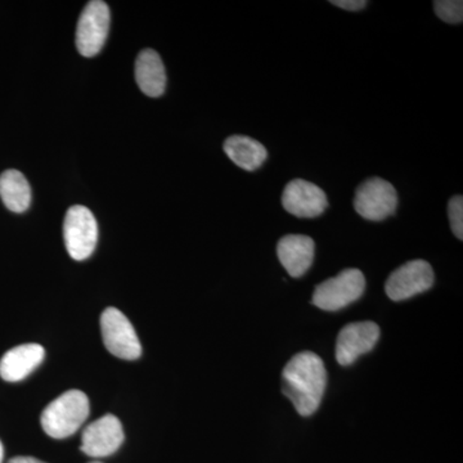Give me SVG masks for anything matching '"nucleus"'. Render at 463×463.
<instances>
[{"label": "nucleus", "instance_id": "1", "mask_svg": "<svg viewBox=\"0 0 463 463\" xmlns=\"http://www.w3.org/2000/svg\"><path fill=\"white\" fill-rule=\"evenodd\" d=\"M282 392L303 417L318 411L325 395L327 373L321 356L312 352L298 353L289 359L282 373Z\"/></svg>", "mask_w": 463, "mask_h": 463}, {"label": "nucleus", "instance_id": "2", "mask_svg": "<svg viewBox=\"0 0 463 463\" xmlns=\"http://www.w3.org/2000/svg\"><path fill=\"white\" fill-rule=\"evenodd\" d=\"M90 412L87 394L80 390H69L43 411V430L53 439L71 437L87 421Z\"/></svg>", "mask_w": 463, "mask_h": 463}, {"label": "nucleus", "instance_id": "3", "mask_svg": "<svg viewBox=\"0 0 463 463\" xmlns=\"http://www.w3.org/2000/svg\"><path fill=\"white\" fill-rule=\"evenodd\" d=\"M365 279L359 269H345L317 286L313 304L326 312H337L354 303L364 295Z\"/></svg>", "mask_w": 463, "mask_h": 463}, {"label": "nucleus", "instance_id": "4", "mask_svg": "<svg viewBox=\"0 0 463 463\" xmlns=\"http://www.w3.org/2000/svg\"><path fill=\"white\" fill-rule=\"evenodd\" d=\"M63 239L67 252L74 260L83 261L96 250L99 224L88 207H70L63 222Z\"/></svg>", "mask_w": 463, "mask_h": 463}, {"label": "nucleus", "instance_id": "5", "mask_svg": "<svg viewBox=\"0 0 463 463\" xmlns=\"http://www.w3.org/2000/svg\"><path fill=\"white\" fill-rule=\"evenodd\" d=\"M103 344L112 355L136 361L142 355V345L132 323L116 307H108L100 316Z\"/></svg>", "mask_w": 463, "mask_h": 463}, {"label": "nucleus", "instance_id": "6", "mask_svg": "<svg viewBox=\"0 0 463 463\" xmlns=\"http://www.w3.org/2000/svg\"><path fill=\"white\" fill-rule=\"evenodd\" d=\"M109 5L100 0L88 3L79 18L76 29V48L84 57H94L99 53L108 39L109 30Z\"/></svg>", "mask_w": 463, "mask_h": 463}, {"label": "nucleus", "instance_id": "7", "mask_svg": "<svg viewBox=\"0 0 463 463\" xmlns=\"http://www.w3.org/2000/svg\"><path fill=\"white\" fill-rule=\"evenodd\" d=\"M397 206V190L392 183L383 179H367L355 191V212L367 221H385L395 214Z\"/></svg>", "mask_w": 463, "mask_h": 463}, {"label": "nucleus", "instance_id": "8", "mask_svg": "<svg viewBox=\"0 0 463 463\" xmlns=\"http://www.w3.org/2000/svg\"><path fill=\"white\" fill-rule=\"evenodd\" d=\"M432 285L434 270L431 265L425 260H412L390 274L385 291L392 301H402L428 291Z\"/></svg>", "mask_w": 463, "mask_h": 463}, {"label": "nucleus", "instance_id": "9", "mask_svg": "<svg viewBox=\"0 0 463 463\" xmlns=\"http://www.w3.org/2000/svg\"><path fill=\"white\" fill-rule=\"evenodd\" d=\"M124 439L120 420L114 414H106L84 429L80 449L91 458H103L118 452Z\"/></svg>", "mask_w": 463, "mask_h": 463}, {"label": "nucleus", "instance_id": "10", "mask_svg": "<svg viewBox=\"0 0 463 463\" xmlns=\"http://www.w3.org/2000/svg\"><path fill=\"white\" fill-rule=\"evenodd\" d=\"M282 206L297 218H317L327 209L325 191L315 183L294 179L286 185L282 194Z\"/></svg>", "mask_w": 463, "mask_h": 463}, {"label": "nucleus", "instance_id": "11", "mask_svg": "<svg viewBox=\"0 0 463 463\" xmlns=\"http://www.w3.org/2000/svg\"><path fill=\"white\" fill-rule=\"evenodd\" d=\"M380 339V328L373 322L350 323L340 331L336 359L340 365L354 364L359 356L370 353Z\"/></svg>", "mask_w": 463, "mask_h": 463}, {"label": "nucleus", "instance_id": "12", "mask_svg": "<svg viewBox=\"0 0 463 463\" xmlns=\"http://www.w3.org/2000/svg\"><path fill=\"white\" fill-rule=\"evenodd\" d=\"M315 241L304 234H288L279 240L277 255L289 276L303 277L315 260Z\"/></svg>", "mask_w": 463, "mask_h": 463}, {"label": "nucleus", "instance_id": "13", "mask_svg": "<svg viewBox=\"0 0 463 463\" xmlns=\"http://www.w3.org/2000/svg\"><path fill=\"white\" fill-rule=\"evenodd\" d=\"M45 350L39 344H24L8 350L0 359V377L8 383L25 380L44 361Z\"/></svg>", "mask_w": 463, "mask_h": 463}, {"label": "nucleus", "instance_id": "14", "mask_svg": "<svg viewBox=\"0 0 463 463\" xmlns=\"http://www.w3.org/2000/svg\"><path fill=\"white\" fill-rule=\"evenodd\" d=\"M136 81L146 96L157 99L166 88V72L157 52L142 51L136 61Z\"/></svg>", "mask_w": 463, "mask_h": 463}, {"label": "nucleus", "instance_id": "15", "mask_svg": "<svg viewBox=\"0 0 463 463\" xmlns=\"http://www.w3.org/2000/svg\"><path fill=\"white\" fill-rule=\"evenodd\" d=\"M224 152L232 163L246 172L259 169L268 157L267 149L260 142L245 136L230 137L224 142Z\"/></svg>", "mask_w": 463, "mask_h": 463}, {"label": "nucleus", "instance_id": "16", "mask_svg": "<svg viewBox=\"0 0 463 463\" xmlns=\"http://www.w3.org/2000/svg\"><path fill=\"white\" fill-rule=\"evenodd\" d=\"M0 197L11 212H26L32 203V188L23 173L7 170L0 175Z\"/></svg>", "mask_w": 463, "mask_h": 463}, {"label": "nucleus", "instance_id": "17", "mask_svg": "<svg viewBox=\"0 0 463 463\" xmlns=\"http://www.w3.org/2000/svg\"><path fill=\"white\" fill-rule=\"evenodd\" d=\"M437 16L448 24H461L463 21V2L461 0H437L434 2Z\"/></svg>", "mask_w": 463, "mask_h": 463}, {"label": "nucleus", "instance_id": "18", "mask_svg": "<svg viewBox=\"0 0 463 463\" xmlns=\"http://www.w3.org/2000/svg\"><path fill=\"white\" fill-rule=\"evenodd\" d=\"M448 216H449L450 228L458 240H463V199L455 196L448 203Z\"/></svg>", "mask_w": 463, "mask_h": 463}, {"label": "nucleus", "instance_id": "19", "mask_svg": "<svg viewBox=\"0 0 463 463\" xmlns=\"http://www.w3.org/2000/svg\"><path fill=\"white\" fill-rule=\"evenodd\" d=\"M331 5H336V7L346 9V11H361L367 2L364 0H332Z\"/></svg>", "mask_w": 463, "mask_h": 463}, {"label": "nucleus", "instance_id": "20", "mask_svg": "<svg viewBox=\"0 0 463 463\" xmlns=\"http://www.w3.org/2000/svg\"><path fill=\"white\" fill-rule=\"evenodd\" d=\"M8 463H47L43 462L41 459L33 458V457H14Z\"/></svg>", "mask_w": 463, "mask_h": 463}, {"label": "nucleus", "instance_id": "21", "mask_svg": "<svg viewBox=\"0 0 463 463\" xmlns=\"http://www.w3.org/2000/svg\"><path fill=\"white\" fill-rule=\"evenodd\" d=\"M5 459V447H3L2 441H0V463H3Z\"/></svg>", "mask_w": 463, "mask_h": 463}, {"label": "nucleus", "instance_id": "22", "mask_svg": "<svg viewBox=\"0 0 463 463\" xmlns=\"http://www.w3.org/2000/svg\"><path fill=\"white\" fill-rule=\"evenodd\" d=\"M91 463H102V462H91Z\"/></svg>", "mask_w": 463, "mask_h": 463}]
</instances>
